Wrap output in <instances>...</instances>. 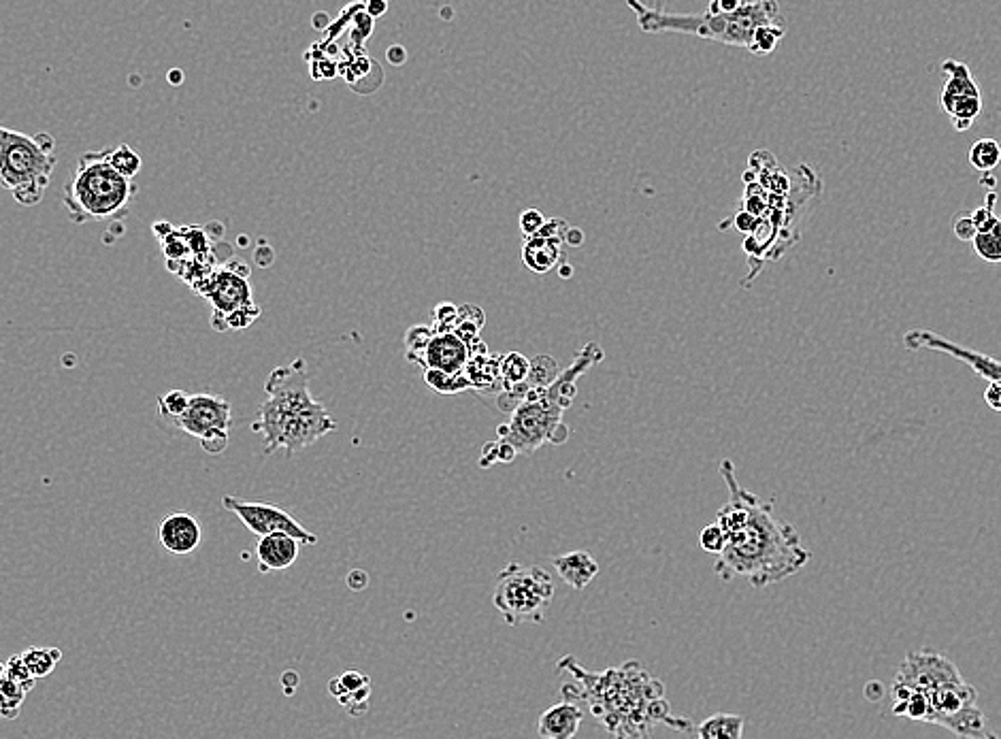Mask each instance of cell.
Returning <instances> with one entry per match:
<instances>
[{
  "instance_id": "obj_44",
  "label": "cell",
  "mask_w": 1001,
  "mask_h": 739,
  "mask_svg": "<svg viewBox=\"0 0 1001 739\" xmlns=\"http://www.w3.org/2000/svg\"><path fill=\"white\" fill-rule=\"evenodd\" d=\"M339 678H341L343 686H346V691H348V693H352V691H356V688H360V686H365V684H369V682H371V678H369V676H365V673H360L358 669H348V671L343 673V676H339Z\"/></svg>"
},
{
  "instance_id": "obj_1",
  "label": "cell",
  "mask_w": 1001,
  "mask_h": 739,
  "mask_svg": "<svg viewBox=\"0 0 1001 739\" xmlns=\"http://www.w3.org/2000/svg\"><path fill=\"white\" fill-rule=\"evenodd\" d=\"M720 475L729 501L718 509L716 522L725 533V548L716 554L714 571L725 582L744 578L754 588H765L795 576L810 563L799 533L774 514V505L761 501L737 482L735 467L725 458Z\"/></svg>"
},
{
  "instance_id": "obj_24",
  "label": "cell",
  "mask_w": 1001,
  "mask_h": 739,
  "mask_svg": "<svg viewBox=\"0 0 1001 739\" xmlns=\"http://www.w3.org/2000/svg\"><path fill=\"white\" fill-rule=\"evenodd\" d=\"M424 382L437 394H443V397H450V394H461L465 390H473L465 371L463 373H448V371H439V369H424Z\"/></svg>"
},
{
  "instance_id": "obj_8",
  "label": "cell",
  "mask_w": 1001,
  "mask_h": 739,
  "mask_svg": "<svg viewBox=\"0 0 1001 739\" xmlns=\"http://www.w3.org/2000/svg\"><path fill=\"white\" fill-rule=\"evenodd\" d=\"M56 139L47 133L24 135L0 126V186L22 207H35L56 171Z\"/></svg>"
},
{
  "instance_id": "obj_51",
  "label": "cell",
  "mask_w": 1001,
  "mask_h": 739,
  "mask_svg": "<svg viewBox=\"0 0 1001 739\" xmlns=\"http://www.w3.org/2000/svg\"><path fill=\"white\" fill-rule=\"evenodd\" d=\"M314 26H316L318 30H326L328 26H331V18H328L326 13H318L316 18H314Z\"/></svg>"
},
{
  "instance_id": "obj_5",
  "label": "cell",
  "mask_w": 1001,
  "mask_h": 739,
  "mask_svg": "<svg viewBox=\"0 0 1001 739\" xmlns=\"http://www.w3.org/2000/svg\"><path fill=\"white\" fill-rule=\"evenodd\" d=\"M605 358L599 343L590 341L578 350L573 363L556 375L548 386L531 388L524 401L510 414V422L497 426L499 439L510 441L518 454H533L546 443L563 446L571 429L563 422V414L578 397V380Z\"/></svg>"
},
{
  "instance_id": "obj_55",
  "label": "cell",
  "mask_w": 1001,
  "mask_h": 739,
  "mask_svg": "<svg viewBox=\"0 0 1001 739\" xmlns=\"http://www.w3.org/2000/svg\"><path fill=\"white\" fill-rule=\"evenodd\" d=\"M388 3H390V0H388Z\"/></svg>"
},
{
  "instance_id": "obj_13",
  "label": "cell",
  "mask_w": 1001,
  "mask_h": 739,
  "mask_svg": "<svg viewBox=\"0 0 1001 739\" xmlns=\"http://www.w3.org/2000/svg\"><path fill=\"white\" fill-rule=\"evenodd\" d=\"M173 426L196 439H203L213 431H231L233 405L220 397V394H190L186 412L173 422Z\"/></svg>"
},
{
  "instance_id": "obj_49",
  "label": "cell",
  "mask_w": 1001,
  "mask_h": 739,
  "mask_svg": "<svg viewBox=\"0 0 1001 739\" xmlns=\"http://www.w3.org/2000/svg\"><path fill=\"white\" fill-rule=\"evenodd\" d=\"M301 684V678H299V673L297 671H286L284 676H282V686L286 688V695H292L294 693V688H297Z\"/></svg>"
},
{
  "instance_id": "obj_45",
  "label": "cell",
  "mask_w": 1001,
  "mask_h": 739,
  "mask_svg": "<svg viewBox=\"0 0 1001 739\" xmlns=\"http://www.w3.org/2000/svg\"><path fill=\"white\" fill-rule=\"evenodd\" d=\"M346 584L350 586V590H354V593H360V590H365L369 586V573L363 569H352L348 573Z\"/></svg>"
},
{
  "instance_id": "obj_17",
  "label": "cell",
  "mask_w": 1001,
  "mask_h": 739,
  "mask_svg": "<svg viewBox=\"0 0 1001 739\" xmlns=\"http://www.w3.org/2000/svg\"><path fill=\"white\" fill-rule=\"evenodd\" d=\"M469 360L467 343L454 333H435L422 356V369L463 373Z\"/></svg>"
},
{
  "instance_id": "obj_20",
  "label": "cell",
  "mask_w": 1001,
  "mask_h": 739,
  "mask_svg": "<svg viewBox=\"0 0 1001 739\" xmlns=\"http://www.w3.org/2000/svg\"><path fill=\"white\" fill-rule=\"evenodd\" d=\"M552 565L559 571L563 582L569 584L573 590H584L599 573V563L595 561L593 554L586 550L552 556Z\"/></svg>"
},
{
  "instance_id": "obj_16",
  "label": "cell",
  "mask_w": 1001,
  "mask_h": 739,
  "mask_svg": "<svg viewBox=\"0 0 1001 739\" xmlns=\"http://www.w3.org/2000/svg\"><path fill=\"white\" fill-rule=\"evenodd\" d=\"M301 546L303 544L297 537H292V535L282 533V531L258 537V541H256L258 571L260 573H273V571L290 569L294 563H297Z\"/></svg>"
},
{
  "instance_id": "obj_35",
  "label": "cell",
  "mask_w": 1001,
  "mask_h": 739,
  "mask_svg": "<svg viewBox=\"0 0 1001 739\" xmlns=\"http://www.w3.org/2000/svg\"><path fill=\"white\" fill-rule=\"evenodd\" d=\"M22 659H24L26 667L30 669V673L35 678L49 676V673H52L54 667H56V661L52 659V652H49V648L47 650H43V648H30V650H26L22 654Z\"/></svg>"
},
{
  "instance_id": "obj_50",
  "label": "cell",
  "mask_w": 1001,
  "mask_h": 739,
  "mask_svg": "<svg viewBox=\"0 0 1001 739\" xmlns=\"http://www.w3.org/2000/svg\"><path fill=\"white\" fill-rule=\"evenodd\" d=\"M328 693H331L335 699H339V697L346 695L348 691H346V686H343L341 678H333L331 682H328Z\"/></svg>"
},
{
  "instance_id": "obj_37",
  "label": "cell",
  "mask_w": 1001,
  "mask_h": 739,
  "mask_svg": "<svg viewBox=\"0 0 1001 739\" xmlns=\"http://www.w3.org/2000/svg\"><path fill=\"white\" fill-rule=\"evenodd\" d=\"M5 676H7V678H11V680H15V682H20V686L24 688V693H28L30 688L35 686V680H37V678L32 676V673H30V669L26 667V663H24V659H22V654L13 656V659L7 663V667H5Z\"/></svg>"
},
{
  "instance_id": "obj_33",
  "label": "cell",
  "mask_w": 1001,
  "mask_h": 739,
  "mask_svg": "<svg viewBox=\"0 0 1001 739\" xmlns=\"http://www.w3.org/2000/svg\"><path fill=\"white\" fill-rule=\"evenodd\" d=\"M190 403V394L184 390H169L164 392L158 399V412L162 420H169L171 424L186 412V407Z\"/></svg>"
},
{
  "instance_id": "obj_40",
  "label": "cell",
  "mask_w": 1001,
  "mask_h": 739,
  "mask_svg": "<svg viewBox=\"0 0 1001 739\" xmlns=\"http://www.w3.org/2000/svg\"><path fill=\"white\" fill-rule=\"evenodd\" d=\"M546 218H544V213H541L539 209H524L520 213V231L524 237H531L535 235L541 226H544Z\"/></svg>"
},
{
  "instance_id": "obj_28",
  "label": "cell",
  "mask_w": 1001,
  "mask_h": 739,
  "mask_svg": "<svg viewBox=\"0 0 1001 739\" xmlns=\"http://www.w3.org/2000/svg\"><path fill=\"white\" fill-rule=\"evenodd\" d=\"M107 156H109V162H111V167L120 171L124 177L128 179H135L141 171V156L130 147L128 143H120L116 147H107Z\"/></svg>"
},
{
  "instance_id": "obj_42",
  "label": "cell",
  "mask_w": 1001,
  "mask_h": 739,
  "mask_svg": "<svg viewBox=\"0 0 1001 739\" xmlns=\"http://www.w3.org/2000/svg\"><path fill=\"white\" fill-rule=\"evenodd\" d=\"M953 231H955L957 239H961V241H970V243H972V239H974V237H976V233H978V226H976V222H974V218H972V216H959V218L955 220V224H953Z\"/></svg>"
},
{
  "instance_id": "obj_23",
  "label": "cell",
  "mask_w": 1001,
  "mask_h": 739,
  "mask_svg": "<svg viewBox=\"0 0 1001 739\" xmlns=\"http://www.w3.org/2000/svg\"><path fill=\"white\" fill-rule=\"evenodd\" d=\"M695 733L701 739H740L744 733V718L735 714H714L695 727Z\"/></svg>"
},
{
  "instance_id": "obj_26",
  "label": "cell",
  "mask_w": 1001,
  "mask_h": 739,
  "mask_svg": "<svg viewBox=\"0 0 1001 739\" xmlns=\"http://www.w3.org/2000/svg\"><path fill=\"white\" fill-rule=\"evenodd\" d=\"M1001 162V145L995 139H978L970 147V164L980 173H991Z\"/></svg>"
},
{
  "instance_id": "obj_31",
  "label": "cell",
  "mask_w": 1001,
  "mask_h": 739,
  "mask_svg": "<svg viewBox=\"0 0 1001 739\" xmlns=\"http://www.w3.org/2000/svg\"><path fill=\"white\" fill-rule=\"evenodd\" d=\"M786 35V24H765L754 32V39L748 52L750 54H771L780 45Z\"/></svg>"
},
{
  "instance_id": "obj_6",
  "label": "cell",
  "mask_w": 1001,
  "mask_h": 739,
  "mask_svg": "<svg viewBox=\"0 0 1001 739\" xmlns=\"http://www.w3.org/2000/svg\"><path fill=\"white\" fill-rule=\"evenodd\" d=\"M627 5L637 15L639 28L648 32V35L678 32V35H695L701 39L746 49H750L757 28L765 24H786L776 0H754V3H744L742 0L735 9L716 13H669L648 7L642 0H627Z\"/></svg>"
},
{
  "instance_id": "obj_47",
  "label": "cell",
  "mask_w": 1001,
  "mask_h": 739,
  "mask_svg": "<svg viewBox=\"0 0 1001 739\" xmlns=\"http://www.w3.org/2000/svg\"><path fill=\"white\" fill-rule=\"evenodd\" d=\"M365 11L371 15L373 20L382 18V15H386V11H388V0H369V3H365Z\"/></svg>"
},
{
  "instance_id": "obj_25",
  "label": "cell",
  "mask_w": 1001,
  "mask_h": 739,
  "mask_svg": "<svg viewBox=\"0 0 1001 739\" xmlns=\"http://www.w3.org/2000/svg\"><path fill=\"white\" fill-rule=\"evenodd\" d=\"M486 324V314L484 311L478 307V305H463V307H458V318H456V326H454V335L461 337L467 346L469 343H473L475 339H480V331L484 328Z\"/></svg>"
},
{
  "instance_id": "obj_7",
  "label": "cell",
  "mask_w": 1001,
  "mask_h": 739,
  "mask_svg": "<svg viewBox=\"0 0 1001 739\" xmlns=\"http://www.w3.org/2000/svg\"><path fill=\"white\" fill-rule=\"evenodd\" d=\"M139 186L111 167L107 150L86 152L64 186L62 203L75 224L111 222L128 216Z\"/></svg>"
},
{
  "instance_id": "obj_27",
  "label": "cell",
  "mask_w": 1001,
  "mask_h": 739,
  "mask_svg": "<svg viewBox=\"0 0 1001 739\" xmlns=\"http://www.w3.org/2000/svg\"><path fill=\"white\" fill-rule=\"evenodd\" d=\"M529 367H531V360L527 356H524V354H520V352L505 354L501 358V382H503L501 390L514 388V386H518V384H522L524 380H527Z\"/></svg>"
},
{
  "instance_id": "obj_18",
  "label": "cell",
  "mask_w": 1001,
  "mask_h": 739,
  "mask_svg": "<svg viewBox=\"0 0 1001 739\" xmlns=\"http://www.w3.org/2000/svg\"><path fill=\"white\" fill-rule=\"evenodd\" d=\"M995 194H989V205L978 207L972 218L978 226V233L972 239V248L978 258H982L989 265H997L1001 262V216L993 211Z\"/></svg>"
},
{
  "instance_id": "obj_29",
  "label": "cell",
  "mask_w": 1001,
  "mask_h": 739,
  "mask_svg": "<svg viewBox=\"0 0 1001 739\" xmlns=\"http://www.w3.org/2000/svg\"><path fill=\"white\" fill-rule=\"evenodd\" d=\"M433 335H435V328L433 326H426V324H418V326L407 328V333H405V348H407V360H409V363H414V365L422 367L424 350L431 343Z\"/></svg>"
},
{
  "instance_id": "obj_3",
  "label": "cell",
  "mask_w": 1001,
  "mask_h": 739,
  "mask_svg": "<svg viewBox=\"0 0 1001 739\" xmlns=\"http://www.w3.org/2000/svg\"><path fill=\"white\" fill-rule=\"evenodd\" d=\"M265 392L267 401L260 403L252 424V431L265 439V454L284 450L286 456H292L337 431L331 412L309 392L303 358L275 367L267 377Z\"/></svg>"
},
{
  "instance_id": "obj_19",
  "label": "cell",
  "mask_w": 1001,
  "mask_h": 739,
  "mask_svg": "<svg viewBox=\"0 0 1001 739\" xmlns=\"http://www.w3.org/2000/svg\"><path fill=\"white\" fill-rule=\"evenodd\" d=\"M582 720H584V710L576 701L567 699L563 703L550 705V708L541 714L537 733L539 737L546 739H571L576 737Z\"/></svg>"
},
{
  "instance_id": "obj_10",
  "label": "cell",
  "mask_w": 1001,
  "mask_h": 739,
  "mask_svg": "<svg viewBox=\"0 0 1001 739\" xmlns=\"http://www.w3.org/2000/svg\"><path fill=\"white\" fill-rule=\"evenodd\" d=\"M942 73L946 77L942 88V109L953 120L955 130L965 133L982 113V90L965 62L948 58L942 62Z\"/></svg>"
},
{
  "instance_id": "obj_41",
  "label": "cell",
  "mask_w": 1001,
  "mask_h": 739,
  "mask_svg": "<svg viewBox=\"0 0 1001 739\" xmlns=\"http://www.w3.org/2000/svg\"><path fill=\"white\" fill-rule=\"evenodd\" d=\"M201 446L207 454L218 456L226 450L228 446V431H213L201 439Z\"/></svg>"
},
{
  "instance_id": "obj_48",
  "label": "cell",
  "mask_w": 1001,
  "mask_h": 739,
  "mask_svg": "<svg viewBox=\"0 0 1001 739\" xmlns=\"http://www.w3.org/2000/svg\"><path fill=\"white\" fill-rule=\"evenodd\" d=\"M582 243H584V233L576 226H569L565 233V245H569V248H580Z\"/></svg>"
},
{
  "instance_id": "obj_15",
  "label": "cell",
  "mask_w": 1001,
  "mask_h": 739,
  "mask_svg": "<svg viewBox=\"0 0 1001 739\" xmlns=\"http://www.w3.org/2000/svg\"><path fill=\"white\" fill-rule=\"evenodd\" d=\"M160 544L175 556L192 554L203 541L201 522L190 512H171L162 518L158 529Z\"/></svg>"
},
{
  "instance_id": "obj_12",
  "label": "cell",
  "mask_w": 1001,
  "mask_h": 739,
  "mask_svg": "<svg viewBox=\"0 0 1001 739\" xmlns=\"http://www.w3.org/2000/svg\"><path fill=\"white\" fill-rule=\"evenodd\" d=\"M222 507L233 512L245 527H248L254 535L262 537L269 533H288L292 537H297L303 546H316L318 535L307 531L303 524L288 514L286 509L265 503V501H245L237 497H222Z\"/></svg>"
},
{
  "instance_id": "obj_9",
  "label": "cell",
  "mask_w": 1001,
  "mask_h": 739,
  "mask_svg": "<svg viewBox=\"0 0 1001 739\" xmlns=\"http://www.w3.org/2000/svg\"><path fill=\"white\" fill-rule=\"evenodd\" d=\"M554 597V584L550 573L537 565L522 567L510 563L501 569L495 588V607L510 627L531 622H544L546 607Z\"/></svg>"
},
{
  "instance_id": "obj_34",
  "label": "cell",
  "mask_w": 1001,
  "mask_h": 739,
  "mask_svg": "<svg viewBox=\"0 0 1001 739\" xmlns=\"http://www.w3.org/2000/svg\"><path fill=\"white\" fill-rule=\"evenodd\" d=\"M258 318H260V307L254 303V305H248V307L233 311L231 316L220 318L222 322L213 324V326H216L218 331H243V328L252 326Z\"/></svg>"
},
{
  "instance_id": "obj_53",
  "label": "cell",
  "mask_w": 1001,
  "mask_h": 739,
  "mask_svg": "<svg viewBox=\"0 0 1001 739\" xmlns=\"http://www.w3.org/2000/svg\"><path fill=\"white\" fill-rule=\"evenodd\" d=\"M49 652H52V659L58 663L62 659V652L58 648H49Z\"/></svg>"
},
{
  "instance_id": "obj_46",
  "label": "cell",
  "mask_w": 1001,
  "mask_h": 739,
  "mask_svg": "<svg viewBox=\"0 0 1001 739\" xmlns=\"http://www.w3.org/2000/svg\"><path fill=\"white\" fill-rule=\"evenodd\" d=\"M386 58L392 67H403V64L407 62V49L403 45H390L386 49Z\"/></svg>"
},
{
  "instance_id": "obj_43",
  "label": "cell",
  "mask_w": 1001,
  "mask_h": 739,
  "mask_svg": "<svg viewBox=\"0 0 1001 739\" xmlns=\"http://www.w3.org/2000/svg\"><path fill=\"white\" fill-rule=\"evenodd\" d=\"M984 401L993 412L1001 414V377H991L987 390H984Z\"/></svg>"
},
{
  "instance_id": "obj_36",
  "label": "cell",
  "mask_w": 1001,
  "mask_h": 739,
  "mask_svg": "<svg viewBox=\"0 0 1001 739\" xmlns=\"http://www.w3.org/2000/svg\"><path fill=\"white\" fill-rule=\"evenodd\" d=\"M431 316H433L435 333H452L454 326H456V318H458V307L448 303V301H443V303L433 307Z\"/></svg>"
},
{
  "instance_id": "obj_30",
  "label": "cell",
  "mask_w": 1001,
  "mask_h": 739,
  "mask_svg": "<svg viewBox=\"0 0 1001 739\" xmlns=\"http://www.w3.org/2000/svg\"><path fill=\"white\" fill-rule=\"evenodd\" d=\"M559 365H556V360L552 356H546V354H541V356H535L531 360V367H529V375H527V382L529 388H539V386H548L556 380V375H559Z\"/></svg>"
},
{
  "instance_id": "obj_54",
  "label": "cell",
  "mask_w": 1001,
  "mask_h": 739,
  "mask_svg": "<svg viewBox=\"0 0 1001 739\" xmlns=\"http://www.w3.org/2000/svg\"><path fill=\"white\" fill-rule=\"evenodd\" d=\"M358 3H363V5H365V3H369V0H358Z\"/></svg>"
},
{
  "instance_id": "obj_22",
  "label": "cell",
  "mask_w": 1001,
  "mask_h": 739,
  "mask_svg": "<svg viewBox=\"0 0 1001 739\" xmlns=\"http://www.w3.org/2000/svg\"><path fill=\"white\" fill-rule=\"evenodd\" d=\"M501 358L497 354L469 356L465 365V375L469 377L471 388L480 394H492L503 388L501 382Z\"/></svg>"
},
{
  "instance_id": "obj_4",
  "label": "cell",
  "mask_w": 1001,
  "mask_h": 739,
  "mask_svg": "<svg viewBox=\"0 0 1001 739\" xmlns=\"http://www.w3.org/2000/svg\"><path fill=\"white\" fill-rule=\"evenodd\" d=\"M893 688L923 693L931 705V722L959 737L995 739L987 729V718L978 710V693L967 684L957 665L948 656L933 650L910 652L901 661Z\"/></svg>"
},
{
  "instance_id": "obj_14",
  "label": "cell",
  "mask_w": 1001,
  "mask_h": 739,
  "mask_svg": "<svg viewBox=\"0 0 1001 739\" xmlns=\"http://www.w3.org/2000/svg\"><path fill=\"white\" fill-rule=\"evenodd\" d=\"M904 346L908 350H931V352H942L950 358L959 360L965 367H970L974 373H978L984 380H991V377H1001V360L980 354L972 348H963L959 343L950 341L933 331H923V328H914L904 335Z\"/></svg>"
},
{
  "instance_id": "obj_38",
  "label": "cell",
  "mask_w": 1001,
  "mask_h": 739,
  "mask_svg": "<svg viewBox=\"0 0 1001 739\" xmlns=\"http://www.w3.org/2000/svg\"><path fill=\"white\" fill-rule=\"evenodd\" d=\"M373 28H375V20L365 11V7L358 9L352 18V32H350L352 43H365L371 37Z\"/></svg>"
},
{
  "instance_id": "obj_2",
  "label": "cell",
  "mask_w": 1001,
  "mask_h": 739,
  "mask_svg": "<svg viewBox=\"0 0 1001 739\" xmlns=\"http://www.w3.org/2000/svg\"><path fill=\"white\" fill-rule=\"evenodd\" d=\"M559 667H567L584 686L582 697H588L590 710L614 735H648V727L659 722L676 731H695L691 720L671 716L663 682L633 661L620 669L586 673L571 656H565Z\"/></svg>"
},
{
  "instance_id": "obj_32",
  "label": "cell",
  "mask_w": 1001,
  "mask_h": 739,
  "mask_svg": "<svg viewBox=\"0 0 1001 739\" xmlns=\"http://www.w3.org/2000/svg\"><path fill=\"white\" fill-rule=\"evenodd\" d=\"M26 693L20 686V682H15L7 676L0 678V714L7 718H15L20 714V705L24 701Z\"/></svg>"
},
{
  "instance_id": "obj_39",
  "label": "cell",
  "mask_w": 1001,
  "mask_h": 739,
  "mask_svg": "<svg viewBox=\"0 0 1001 739\" xmlns=\"http://www.w3.org/2000/svg\"><path fill=\"white\" fill-rule=\"evenodd\" d=\"M699 544L705 552H710V554H720V550L725 548V533H722L720 529V524L714 522L710 524V527H705L699 535Z\"/></svg>"
},
{
  "instance_id": "obj_21",
  "label": "cell",
  "mask_w": 1001,
  "mask_h": 739,
  "mask_svg": "<svg viewBox=\"0 0 1001 739\" xmlns=\"http://www.w3.org/2000/svg\"><path fill=\"white\" fill-rule=\"evenodd\" d=\"M563 245L561 239H544V237H524L522 262L529 271L546 275L563 260Z\"/></svg>"
},
{
  "instance_id": "obj_52",
  "label": "cell",
  "mask_w": 1001,
  "mask_h": 739,
  "mask_svg": "<svg viewBox=\"0 0 1001 739\" xmlns=\"http://www.w3.org/2000/svg\"><path fill=\"white\" fill-rule=\"evenodd\" d=\"M559 275H561L563 279H569V277L573 275V267H571V265H567V262H563V265L559 267Z\"/></svg>"
},
{
  "instance_id": "obj_11",
  "label": "cell",
  "mask_w": 1001,
  "mask_h": 739,
  "mask_svg": "<svg viewBox=\"0 0 1001 739\" xmlns=\"http://www.w3.org/2000/svg\"><path fill=\"white\" fill-rule=\"evenodd\" d=\"M243 260L228 262V267H216L205 279L194 286V290L203 294L216 311L213 318H226L233 311L254 305L252 286H250V267L241 265Z\"/></svg>"
}]
</instances>
